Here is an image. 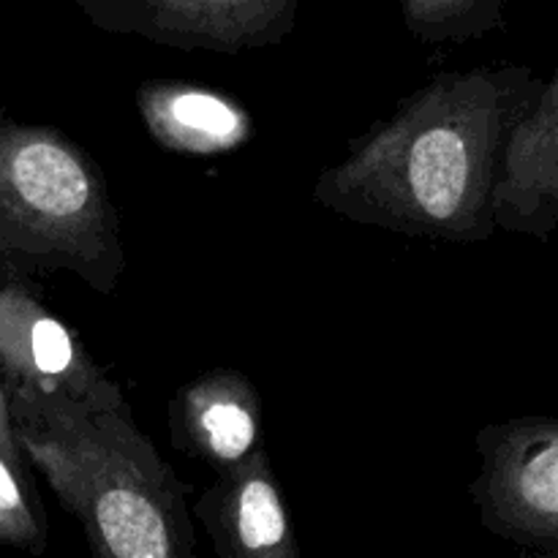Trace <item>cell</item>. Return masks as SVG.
<instances>
[{"mask_svg": "<svg viewBox=\"0 0 558 558\" xmlns=\"http://www.w3.org/2000/svg\"><path fill=\"white\" fill-rule=\"evenodd\" d=\"M539 87L526 65L434 76L316 178V205L403 238L490 240L507 145Z\"/></svg>", "mask_w": 558, "mask_h": 558, "instance_id": "obj_1", "label": "cell"}, {"mask_svg": "<svg viewBox=\"0 0 558 558\" xmlns=\"http://www.w3.org/2000/svg\"><path fill=\"white\" fill-rule=\"evenodd\" d=\"M5 392L16 447L80 521L93 558H194L185 488L129 403Z\"/></svg>", "mask_w": 558, "mask_h": 558, "instance_id": "obj_2", "label": "cell"}, {"mask_svg": "<svg viewBox=\"0 0 558 558\" xmlns=\"http://www.w3.org/2000/svg\"><path fill=\"white\" fill-rule=\"evenodd\" d=\"M0 265L11 278L71 272L107 294L125 270L109 183L54 125L0 114Z\"/></svg>", "mask_w": 558, "mask_h": 558, "instance_id": "obj_3", "label": "cell"}, {"mask_svg": "<svg viewBox=\"0 0 558 558\" xmlns=\"http://www.w3.org/2000/svg\"><path fill=\"white\" fill-rule=\"evenodd\" d=\"M474 445L472 501L483 526L534 558H558V417L485 425Z\"/></svg>", "mask_w": 558, "mask_h": 558, "instance_id": "obj_4", "label": "cell"}, {"mask_svg": "<svg viewBox=\"0 0 558 558\" xmlns=\"http://www.w3.org/2000/svg\"><path fill=\"white\" fill-rule=\"evenodd\" d=\"M96 27L174 49L238 54L281 44L300 0H74Z\"/></svg>", "mask_w": 558, "mask_h": 558, "instance_id": "obj_5", "label": "cell"}, {"mask_svg": "<svg viewBox=\"0 0 558 558\" xmlns=\"http://www.w3.org/2000/svg\"><path fill=\"white\" fill-rule=\"evenodd\" d=\"M0 379L5 390L65 398L82 407L129 403L76 332L20 281L0 287Z\"/></svg>", "mask_w": 558, "mask_h": 558, "instance_id": "obj_6", "label": "cell"}, {"mask_svg": "<svg viewBox=\"0 0 558 558\" xmlns=\"http://www.w3.org/2000/svg\"><path fill=\"white\" fill-rule=\"evenodd\" d=\"M196 521L205 526L218 558H303L298 534L265 450L196 499Z\"/></svg>", "mask_w": 558, "mask_h": 558, "instance_id": "obj_7", "label": "cell"}, {"mask_svg": "<svg viewBox=\"0 0 558 558\" xmlns=\"http://www.w3.org/2000/svg\"><path fill=\"white\" fill-rule=\"evenodd\" d=\"M494 218L501 232L543 243L558 229V69L512 131Z\"/></svg>", "mask_w": 558, "mask_h": 558, "instance_id": "obj_8", "label": "cell"}, {"mask_svg": "<svg viewBox=\"0 0 558 558\" xmlns=\"http://www.w3.org/2000/svg\"><path fill=\"white\" fill-rule=\"evenodd\" d=\"M174 445L218 474L243 466L262 447V398L240 371L218 368L180 387L169 409Z\"/></svg>", "mask_w": 558, "mask_h": 558, "instance_id": "obj_9", "label": "cell"}, {"mask_svg": "<svg viewBox=\"0 0 558 558\" xmlns=\"http://www.w3.org/2000/svg\"><path fill=\"white\" fill-rule=\"evenodd\" d=\"M136 104L153 140L172 153H229L251 131L248 114L238 101L189 82H145Z\"/></svg>", "mask_w": 558, "mask_h": 558, "instance_id": "obj_10", "label": "cell"}, {"mask_svg": "<svg viewBox=\"0 0 558 558\" xmlns=\"http://www.w3.org/2000/svg\"><path fill=\"white\" fill-rule=\"evenodd\" d=\"M505 0H401L409 31L430 44L469 41L499 25Z\"/></svg>", "mask_w": 558, "mask_h": 558, "instance_id": "obj_11", "label": "cell"}, {"mask_svg": "<svg viewBox=\"0 0 558 558\" xmlns=\"http://www.w3.org/2000/svg\"><path fill=\"white\" fill-rule=\"evenodd\" d=\"M0 545L44 554L47 548V518L41 505L27 490L20 458L0 450Z\"/></svg>", "mask_w": 558, "mask_h": 558, "instance_id": "obj_12", "label": "cell"}, {"mask_svg": "<svg viewBox=\"0 0 558 558\" xmlns=\"http://www.w3.org/2000/svg\"><path fill=\"white\" fill-rule=\"evenodd\" d=\"M0 450L11 458H20L22 461V452L16 447L14 439V428H11V412H9V392H5L3 379H0Z\"/></svg>", "mask_w": 558, "mask_h": 558, "instance_id": "obj_13", "label": "cell"}]
</instances>
